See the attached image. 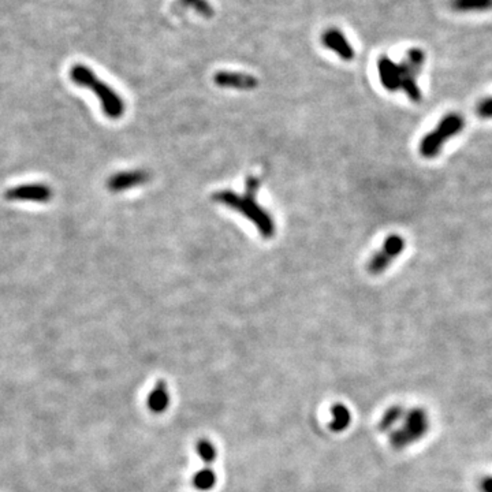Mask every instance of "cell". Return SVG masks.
I'll use <instances>...</instances> for the list:
<instances>
[{
  "instance_id": "e0dca14e",
  "label": "cell",
  "mask_w": 492,
  "mask_h": 492,
  "mask_svg": "<svg viewBox=\"0 0 492 492\" xmlns=\"http://www.w3.org/2000/svg\"><path fill=\"white\" fill-rule=\"evenodd\" d=\"M184 6H191L196 10V12H198L200 15L208 18V17H212L213 15V8L211 6L209 1L207 0H179Z\"/></svg>"
},
{
  "instance_id": "3957f363",
  "label": "cell",
  "mask_w": 492,
  "mask_h": 492,
  "mask_svg": "<svg viewBox=\"0 0 492 492\" xmlns=\"http://www.w3.org/2000/svg\"><path fill=\"white\" fill-rule=\"evenodd\" d=\"M70 78L76 85L91 89L101 104L103 112L111 118L118 119L125 114V103L122 98L104 81L98 78V76L85 64H74L70 69Z\"/></svg>"
},
{
  "instance_id": "30bf717a",
  "label": "cell",
  "mask_w": 492,
  "mask_h": 492,
  "mask_svg": "<svg viewBox=\"0 0 492 492\" xmlns=\"http://www.w3.org/2000/svg\"><path fill=\"white\" fill-rule=\"evenodd\" d=\"M322 43L326 49H331L335 52L342 60L350 62L354 59V49L347 42L344 33L337 28L327 29L322 36Z\"/></svg>"
},
{
  "instance_id": "5bb4252c",
  "label": "cell",
  "mask_w": 492,
  "mask_h": 492,
  "mask_svg": "<svg viewBox=\"0 0 492 492\" xmlns=\"http://www.w3.org/2000/svg\"><path fill=\"white\" fill-rule=\"evenodd\" d=\"M216 482H218L216 473L211 466H204L198 469L192 479L193 487L198 491L202 492L211 491L216 486Z\"/></svg>"
},
{
  "instance_id": "5b68a950",
  "label": "cell",
  "mask_w": 492,
  "mask_h": 492,
  "mask_svg": "<svg viewBox=\"0 0 492 492\" xmlns=\"http://www.w3.org/2000/svg\"><path fill=\"white\" fill-rule=\"evenodd\" d=\"M430 431V417L423 407L406 410L401 424L390 432V444L395 450H403L423 439Z\"/></svg>"
},
{
  "instance_id": "8fae6325",
  "label": "cell",
  "mask_w": 492,
  "mask_h": 492,
  "mask_svg": "<svg viewBox=\"0 0 492 492\" xmlns=\"http://www.w3.org/2000/svg\"><path fill=\"white\" fill-rule=\"evenodd\" d=\"M170 401H171V396H170V390H168L167 383L164 380H159L148 395V409L155 414H161L168 409Z\"/></svg>"
},
{
  "instance_id": "8992f818",
  "label": "cell",
  "mask_w": 492,
  "mask_h": 492,
  "mask_svg": "<svg viewBox=\"0 0 492 492\" xmlns=\"http://www.w3.org/2000/svg\"><path fill=\"white\" fill-rule=\"evenodd\" d=\"M406 241L399 234H392L385 240L383 246L372 256L368 263V271L372 275L383 274L392 264L394 260L403 252Z\"/></svg>"
},
{
  "instance_id": "52a82bcc",
  "label": "cell",
  "mask_w": 492,
  "mask_h": 492,
  "mask_svg": "<svg viewBox=\"0 0 492 492\" xmlns=\"http://www.w3.org/2000/svg\"><path fill=\"white\" fill-rule=\"evenodd\" d=\"M4 197L10 201L49 202L52 197V191L49 189V186L43 184H26L8 189Z\"/></svg>"
},
{
  "instance_id": "277c9868",
  "label": "cell",
  "mask_w": 492,
  "mask_h": 492,
  "mask_svg": "<svg viewBox=\"0 0 492 492\" xmlns=\"http://www.w3.org/2000/svg\"><path fill=\"white\" fill-rule=\"evenodd\" d=\"M465 128V118L458 112H450L444 115L439 123L423 137L419 146V152L425 159H434L439 156L443 147L448 140L458 136Z\"/></svg>"
},
{
  "instance_id": "6da1fadb",
  "label": "cell",
  "mask_w": 492,
  "mask_h": 492,
  "mask_svg": "<svg viewBox=\"0 0 492 492\" xmlns=\"http://www.w3.org/2000/svg\"><path fill=\"white\" fill-rule=\"evenodd\" d=\"M425 53L420 49H409L406 59L395 63L389 56H382L378 62L379 80L383 88L389 92L403 91L414 103L421 101V91L417 84V77L424 66Z\"/></svg>"
},
{
  "instance_id": "7c38bea8",
  "label": "cell",
  "mask_w": 492,
  "mask_h": 492,
  "mask_svg": "<svg viewBox=\"0 0 492 492\" xmlns=\"http://www.w3.org/2000/svg\"><path fill=\"white\" fill-rule=\"evenodd\" d=\"M351 423V412L344 403H334L331 407L330 430L334 432H344Z\"/></svg>"
},
{
  "instance_id": "9a60e30c",
  "label": "cell",
  "mask_w": 492,
  "mask_h": 492,
  "mask_svg": "<svg viewBox=\"0 0 492 492\" xmlns=\"http://www.w3.org/2000/svg\"><path fill=\"white\" fill-rule=\"evenodd\" d=\"M450 4L458 12H486L492 10V0H451Z\"/></svg>"
},
{
  "instance_id": "ba28073f",
  "label": "cell",
  "mask_w": 492,
  "mask_h": 492,
  "mask_svg": "<svg viewBox=\"0 0 492 492\" xmlns=\"http://www.w3.org/2000/svg\"><path fill=\"white\" fill-rule=\"evenodd\" d=\"M213 82L220 88L238 89V91H252L258 85L256 77L246 73L229 71V70H222L215 73Z\"/></svg>"
},
{
  "instance_id": "d6986e66",
  "label": "cell",
  "mask_w": 492,
  "mask_h": 492,
  "mask_svg": "<svg viewBox=\"0 0 492 492\" xmlns=\"http://www.w3.org/2000/svg\"><path fill=\"white\" fill-rule=\"evenodd\" d=\"M479 489L482 492H492V476H486L480 480Z\"/></svg>"
},
{
  "instance_id": "4fadbf2b",
  "label": "cell",
  "mask_w": 492,
  "mask_h": 492,
  "mask_svg": "<svg viewBox=\"0 0 492 492\" xmlns=\"http://www.w3.org/2000/svg\"><path fill=\"white\" fill-rule=\"evenodd\" d=\"M405 413H406V409L401 405H393L392 407H389L380 419V423H379L380 431L390 434L401 424Z\"/></svg>"
},
{
  "instance_id": "9c48e42d",
  "label": "cell",
  "mask_w": 492,
  "mask_h": 492,
  "mask_svg": "<svg viewBox=\"0 0 492 492\" xmlns=\"http://www.w3.org/2000/svg\"><path fill=\"white\" fill-rule=\"evenodd\" d=\"M150 179V175L148 171L144 170H132V171H122L114 174L108 181H107V189L119 193L125 192L129 189H133L136 186L144 185Z\"/></svg>"
},
{
  "instance_id": "ac0fdd59",
  "label": "cell",
  "mask_w": 492,
  "mask_h": 492,
  "mask_svg": "<svg viewBox=\"0 0 492 492\" xmlns=\"http://www.w3.org/2000/svg\"><path fill=\"white\" fill-rule=\"evenodd\" d=\"M476 114L482 119H492V96L482 100L477 104Z\"/></svg>"
},
{
  "instance_id": "2e32d148",
  "label": "cell",
  "mask_w": 492,
  "mask_h": 492,
  "mask_svg": "<svg viewBox=\"0 0 492 492\" xmlns=\"http://www.w3.org/2000/svg\"><path fill=\"white\" fill-rule=\"evenodd\" d=\"M196 451L198 457L201 458V461L204 464H207V466H209L212 462H215V459L218 457V450H216L215 444L208 439L198 441L196 444Z\"/></svg>"
},
{
  "instance_id": "7a4b0ae2",
  "label": "cell",
  "mask_w": 492,
  "mask_h": 492,
  "mask_svg": "<svg viewBox=\"0 0 492 492\" xmlns=\"http://www.w3.org/2000/svg\"><path fill=\"white\" fill-rule=\"evenodd\" d=\"M260 188V179L250 175L246 181L245 195H238L233 191H220L213 195V200L240 212L247 220H250L260 236L264 238H272L276 231L275 222L272 216L257 202L256 195Z\"/></svg>"
}]
</instances>
